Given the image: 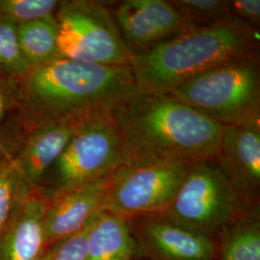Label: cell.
I'll use <instances>...</instances> for the list:
<instances>
[{"label": "cell", "mask_w": 260, "mask_h": 260, "mask_svg": "<svg viewBox=\"0 0 260 260\" xmlns=\"http://www.w3.org/2000/svg\"><path fill=\"white\" fill-rule=\"evenodd\" d=\"M125 163L216 160L223 126L169 93L136 91L110 107Z\"/></svg>", "instance_id": "cell-1"}, {"label": "cell", "mask_w": 260, "mask_h": 260, "mask_svg": "<svg viewBox=\"0 0 260 260\" xmlns=\"http://www.w3.org/2000/svg\"><path fill=\"white\" fill-rule=\"evenodd\" d=\"M136 91L130 67L93 65L59 56L20 77L15 136L20 144L41 125L111 107Z\"/></svg>", "instance_id": "cell-2"}, {"label": "cell", "mask_w": 260, "mask_h": 260, "mask_svg": "<svg viewBox=\"0 0 260 260\" xmlns=\"http://www.w3.org/2000/svg\"><path fill=\"white\" fill-rule=\"evenodd\" d=\"M258 51L259 30L232 19L192 28L134 54L130 68L139 91L167 93L196 75Z\"/></svg>", "instance_id": "cell-3"}, {"label": "cell", "mask_w": 260, "mask_h": 260, "mask_svg": "<svg viewBox=\"0 0 260 260\" xmlns=\"http://www.w3.org/2000/svg\"><path fill=\"white\" fill-rule=\"evenodd\" d=\"M167 93L222 126L260 128L259 51L196 75Z\"/></svg>", "instance_id": "cell-4"}, {"label": "cell", "mask_w": 260, "mask_h": 260, "mask_svg": "<svg viewBox=\"0 0 260 260\" xmlns=\"http://www.w3.org/2000/svg\"><path fill=\"white\" fill-rule=\"evenodd\" d=\"M126 162L110 107L89 112L40 185L47 194L61 192L107 177Z\"/></svg>", "instance_id": "cell-5"}, {"label": "cell", "mask_w": 260, "mask_h": 260, "mask_svg": "<svg viewBox=\"0 0 260 260\" xmlns=\"http://www.w3.org/2000/svg\"><path fill=\"white\" fill-rule=\"evenodd\" d=\"M61 57L93 65L130 67L133 53L125 45L104 1H60L54 14Z\"/></svg>", "instance_id": "cell-6"}, {"label": "cell", "mask_w": 260, "mask_h": 260, "mask_svg": "<svg viewBox=\"0 0 260 260\" xmlns=\"http://www.w3.org/2000/svg\"><path fill=\"white\" fill-rule=\"evenodd\" d=\"M252 206L236 195L216 160H201L189 164L177 194L162 212L215 238Z\"/></svg>", "instance_id": "cell-7"}, {"label": "cell", "mask_w": 260, "mask_h": 260, "mask_svg": "<svg viewBox=\"0 0 260 260\" xmlns=\"http://www.w3.org/2000/svg\"><path fill=\"white\" fill-rule=\"evenodd\" d=\"M190 163H124L110 175L104 210L126 219L164 211Z\"/></svg>", "instance_id": "cell-8"}, {"label": "cell", "mask_w": 260, "mask_h": 260, "mask_svg": "<svg viewBox=\"0 0 260 260\" xmlns=\"http://www.w3.org/2000/svg\"><path fill=\"white\" fill-rule=\"evenodd\" d=\"M138 257L149 260H216L212 237L163 212L128 219Z\"/></svg>", "instance_id": "cell-9"}, {"label": "cell", "mask_w": 260, "mask_h": 260, "mask_svg": "<svg viewBox=\"0 0 260 260\" xmlns=\"http://www.w3.org/2000/svg\"><path fill=\"white\" fill-rule=\"evenodd\" d=\"M111 13L133 56L194 28L167 0H123Z\"/></svg>", "instance_id": "cell-10"}, {"label": "cell", "mask_w": 260, "mask_h": 260, "mask_svg": "<svg viewBox=\"0 0 260 260\" xmlns=\"http://www.w3.org/2000/svg\"><path fill=\"white\" fill-rule=\"evenodd\" d=\"M110 175L52 194L38 188L47 200L45 237L48 251L57 243L78 233L104 210Z\"/></svg>", "instance_id": "cell-11"}, {"label": "cell", "mask_w": 260, "mask_h": 260, "mask_svg": "<svg viewBox=\"0 0 260 260\" xmlns=\"http://www.w3.org/2000/svg\"><path fill=\"white\" fill-rule=\"evenodd\" d=\"M216 161L236 195L260 205V128L223 126Z\"/></svg>", "instance_id": "cell-12"}, {"label": "cell", "mask_w": 260, "mask_h": 260, "mask_svg": "<svg viewBox=\"0 0 260 260\" xmlns=\"http://www.w3.org/2000/svg\"><path fill=\"white\" fill-rule=\"evenodd\" d=\"M46 211L45 196L38 188H31L0 231V260L46 258Z\"/></svg>", "instance_id": "cell-13"}, {"label": "cell", "mask_w": 260, "mask_h": 260, "mask_svg": "<svg viewBox=\"0 0 260 260\" xmlns=\"http://www.w3.org/2000/svg\"><path fill=\"white\" fill-rule=\"evenodd\" d=\"M86 114L41 125L23 136L13 160L20 176L31 188L40 185L48 169L66 149Z\"/></svg>", "instance_id": "cell-14"}, {"label": "cell", "mask_w": 260, "mask_h": 260, "mask_svg": "<svg viewBox=\"0 0 260 260\" xmlns=\"http://www.w3.org/2000/svg\"><path fill=\"white\" fill-rule=\"evenodd\" d=\"M138 258L137 243L128 219L103 210L93 218L85 260H133Z\"/></svg>", "instance_id": "cell-15"}, {"label": "cell", "mask_w": 260, "mask_h": 260, "mask_svg": "<svg viewBox=\"0 0 260 260\" xmlns=\"http://www.w3.org/2000/svg\"><path fill=\"white\" fill-rule=\"evenodd\" d=\"M214 240L216 260H260V205L224 226Z\"/></svg>", "instance_id": "cell-16"}, {"label": "cell", "mask_w": 260, "mask_h": 260, "mask_svg": "<svg viewBox=\"0 0 260 260\" xmlns=\"http://www.w3.org/2000/svg\"><path fill=\"white\" fill-rule=\"evenodd\" d=\"M18 31L19 44L29 68L46 64L60 56L54 15L19 24Z\"/></svg>", "instance_id": "cell-17"}, {"label": "cell", "mask_w": 260, "mask_h": 260, "mask_svg": "<svg viewBox=\"0 0 260 260\" xmlns=\"http://www.w3.org/2000/svg\"><path fill=\"white\" fill-rule=\"evenodd\" d=\"M171 3L192 27L213 26L232 19L228 0H172Z\"/></svg>", "instance_id": "cell-18"}, {"label": "cell", "mask_w": 260, "mask_h": 260, "mask_svg": "<svg viewBox=\"0 0 260 260\" xmlns=\"http://www.w3.org/2000/svg\"><path fill=\"white\" fill-rule=\"evenodd\" d=\"M31 187L23 180L13 156L0 160V231L8 222L19 201Z\"/></svg>", "instance_id": "cell-19"}, {"label": "cell", "mask_w": 260, "mask_h": 260, "mask_svg": "<svg viewBox=\"0 0 260 260\" xmlns=\"http://www.w3.org/2000/svg\"><path fill=\"white\" fill-rule=\"evenodd\" d=\"M19 77L0 68V144L9 149L13 155L19 144L6 127V124L13 125L19 103Z\"/></svg>", "instance_id": "cell-20"}, {"label": "cell", "mask_w": 260, "mask_h": 260, "mask_svg": "<svg viewBox=\"0 0 260 260\" xmlns=\"http://www.w3.org/2000/svg\"><path fill=\"white\" fill-rule=\"evenodd\" d=\"M0 68L22 77L30 69L19 44L18 25L0 19Z\"/></svg>", "instance_id": "cell-21"}, {"label": "cell", "mask_w": 260, "mask_h": 260, "mask_svg": "<svg viewBox=\"0 0 260 260\" xmlns=\"http://www.w3.org/2000/svg\"><path fill=\"white\" fill-rule=\"evenodd\" d=\"M58 0H0V19L17 25L53 16Z\"/></svg>", "instance_id": "cell-22"}, {"label": "cell", "mask_w": 260, "mask_h": 260, "mask_svg": "<svg viewBox=\"0 0 260 260\" xmlns=\"http://www.w3.org/2000/svg\"><path fill=\"white\" fill-rule=\"evenodd\" d=\"M93 218L78 233L54 245L44 260H85L87 242Z\"/></svg>", "instance_id": "cell-23"}, {"label": "cell", "mask_w": 260, "mask_h": 260, "mask_svg": "<svg viewBox=\"0 0 260 260\" xmlns=\"http://www.w3.org/2000/svg\"><path fill=\"white\" fill-rule=\"evenodd\" d=\"M229 7L232 19L259 30V0H230Z\"/></svg>", "instance_id": "cell-24"}, {"label": "cell", "mask_w": 260, "mask_h": 260, "mask_svg": "<svg viewBox=\"0 0 260 260\" xmlns=\"http://www.w3.org/2000/svg\"><path fill=\"white\" fill-rule=\"evenodd\" d=\"M7 156H13V152L9 149H7L6 147H4L3 145L0 144V160L4 157H7Z\"/></svg>", "instance_id": "cell-25"}]
</instances>
